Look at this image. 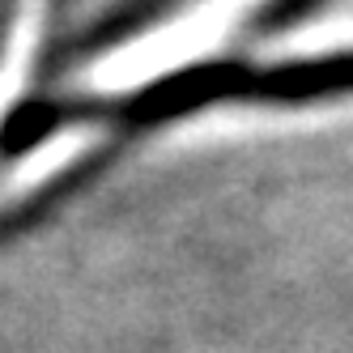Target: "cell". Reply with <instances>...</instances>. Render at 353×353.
<instances>
[{
	"mask_svg": "<svg viewBox=\"0 0 353 353\" xmlns=\"http://www.w3.org/2000/svg\"><path fill=\"white\" fill-rule=\"evenodd\" d=\"M107 5H111V0H103V5H98V9H94V13H90V17H98V13H103V9H107ZM90 17H85V21H90ZM72 34H77V30H72ZM72 34H68V39H72ZM68 39H60V43H56V47H52V52H47V60H52V56H56V52H60V47H64V43H68ZM47 60H43V64H47Z\"/></svg>",
	"mask_w": 353,
	"mask_h": 353,
	"instance_id": "1",
	"label": "cell"
}]
</instances>
